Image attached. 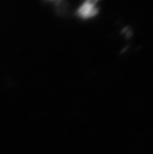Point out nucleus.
<instances>
[{
    "label": "nucleus",
    "instance_id": "f257e3e1",
    "mask_svg": "<svg viewBox=\"0 0 153 154\" xmlns=\"http://www.w3.org/2000/svg\"><path fill=\"white\" fill-rule=\"evenodd\" d=\"M78 13L82 18H90L97 13V9L92 1H88L82 5L78 10Z\"/></svg>",
    "mask_w": 153,
    "mask_h": 154
}]
</instances>
